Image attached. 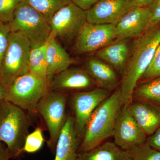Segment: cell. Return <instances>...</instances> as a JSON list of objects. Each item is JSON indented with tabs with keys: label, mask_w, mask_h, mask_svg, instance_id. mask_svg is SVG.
Masks as SVG:
<instances>
[{
	"label": "cell",
	"mask_w": 160,
	"mask_h": 160,
	"mask_svg": "<svg viewBox=\"0 0 160 160\" xmlns=\"http://www.w3.org/2000/svg\"><path fill=\"white\" fill-rule=\"evenodd\" d=\"M132 50L122 72L119 87L123 105L132 100L135 88L147 70L160 43V27L136 38Z\"/></svg>",
	"instance_id": "1"
},
{
	"label": "cell",
	"mask_w": 160,
	"mask_h": 160,
	"mask_svg": "<svg viewBox=\"0 0 160 160\" xmlns=\"http://www.w3.org/2000/svg\"><path fill=\"white\" fill-rule=\"evenodd\" d=\"M123 105L119 87L92 113L83 132L78 152L89 150L112 136L116 122Z\"/></svg>",
	"instance_id": "2"
},
{
	"label": "cell",
	"mask_w": 160,
	"mask_h": 160,
	"mask_svg": "<svg viewBox=\"0 0 160 160\" xmlns=\"http://www.w3.org/2000/svg\"><path fill=\"white\" fill-rule=\"evenodd\" d=\"M31 114L4 99L0 102V142L9 149L11 159L21 157L32 126Z\"/></svg>",
	"instance_id": "3"
},
{
	"label": "cell",
	"mask_w": 160,
	"mask_h": 160,
	"mask_svg": "<svg viewBox=\"0 0 160 160\" xmlns=\"http://www.w3.org/2000/svg\"><path fill=\"white\" fill-rule=\"evenodd\" d=\"M8 25L11 32H20L29 40L31 48L42 46L50 37L49 21L25 0L18 6Z\"/></svg>",
	"instance_id": "4"
},
{
	"label": "cell",
	"mask_w": 160,
	"mask_h": 160,
	"mask_svg": "<svg viewBox=\"0 0 160 160\" xmlns=\"http://www.w3.org/2000/svg\"><path fill=\"white\" fill-rule=\"evenodd\" d=\"M31 49L30 42L25 36L10 32L0 73V84L4 88L7 89L18 78L29 72Z\"/></svg>",
	"instance_id": "5"
},
{
	"label": "cell",
	"mask_w": 160,
	"mask_h": 160,
	"mask_svg": "<svg viewBox=\"0 0 160 160\" xmlns=\"http://www.w3.org/2000/svg\"><path fill=\"white\" fill-rule=\"evenodd\" d=\"M49 91L47 81L28 72L6 89L5 99L32 115L36 113L40 101Z\"/></svg>",
	"instance_id": "6"
},
{
	"label": "cell",
	"mask_w": 160,
	"mask_h": 160,
	"mask_svg": "<svg viewBox=\"0 0 160 160\" xmlns=\"http://www.w3.org/2000/svg\"><path fill=\"white\" fill-rule=\"evenodd\" d=\"M67 101V96L64 93L49 90L40 101L36 110V113L44 119L49 130L47 146L53 153L68 117L66 112Z\"/></svg>",
	"instance_id": "7"
},
{
	"label": "cell",
	"mask_w": 160,
	"mask_h": 160,
	"mask_svg": "<svg viewBox=\"0 0 160 160\" xmlns=\"http://www.w3.org/2000/svg\"><path fill=\"white\" fill-rule=\"evenodd\" d=\"M86 22V11L72 2L58 10L49 20L50 36L71 41Z\"/></svg>",
	"instance_id": "8"
},
{
	"label": "cell",
	"mask_w": 160,
	"mask_h": 160,
	"mask_svg": "<svg viewBox=\"0 0 160 160\" xmlns=\"http://www.w3.org/2000/svg\"><path fill=\"white\" fill-rule=\"evenodd\" d=\"M110 95L109 90L99 88L88 91L75 92L71 95L70 102L74 112L75 126L79 140L82 138L92 113Z\"/></svg>",
	"instance_id": "9"
},
{
	"label": "cell",
	"mask_w": 160,
	"mask_h": 160,
	"mask_svg": "<svg viewBox=\"0 0 160 160\" xmlns=\"http://www.w3.org/2000/svg\"><path fill=\"white\" fill-rule=\"evenodd\" d=\"M117 38L114 25L86 22L75 38V50L78 54L96 52L109 46Z\"/></svg>",
	"instance_id": "10"
},
{
	"label": "cell",
	"mask_w": 160,
	"mask_h": 160,
	"mask_svg": "<svg viewBox=\"0 0 160 160\" xmlns=\"http://www.w3.org/2000/svg\"><path fill=\"white\" fill-rule=\"evenodd\" d=\"M112 137L113 142L126 150L147 142L148 137L129 111L128 105H123L120 110Z\"/></svg>",
	"instance_id": "11"
},
{
	"label": "cell",
	"mask_w": 160,
	"mask_h": 160,
	"mask_svg": "<svg viewBox=\"0 0 160 160\" xmlns=\"http://www.w3.org/2000/svg\"><path fill=\"white\" fill-rule=\"evenodd\" d=\"M137 6L133 0H98L86 11V21L94 24L116 26L123 16Z\"/></svg>",
	"instance_id": "12"
},
{
	"label": "cell",
	"mask_w": 160,
	"mask_h": 160,
	"mask_svg": "<svg viewBox=\"0 0 160 160\" xmlns=\"http://www.w3.org/2000/svg\"><path fill=\"white\" fill-rule=\"evenodd\" d=\"M149 6H135L123 16L116 27L118 39L137 38L144 33L149 21Z\"/></svg>",
	"instance_id": "13"
},
{
	"label": "cell",
	"mask_w": 160,
	"mask_h": 160,
	"mask_svg": "<svg viewBox=\"0 0 160 160\" xmlns=\"http://www.w3.org/2000/svg\"><path fill=\"white\" fill-rule=\"evenodd\" d=\"M95 86L85 69L69 68L52 78L49 83V90L61 92L83 91Z\"/></svg>",
	"instance_id": "14"
},
{
	"label": "cell",
	"mask_w": 160,
	"mask_h": 160,
	"mask_svg": "<svg viewBox=\"0 0 160 160\" xmlns=\"http://www.w3.org/2000/svg\"><path fill=\"white\" fill-rule=\"evenodd\" d=\"M128 107L135 120L148 137L160 127V107L145 101L137 100H132Z\"/></svg>",
	"instance_id": "15"
},
{
	"label": "cell",
	"mask_w": 160,
	"mask_h": 160,
	"mask_svg": "<svg viewBox=\"0 0 160 160\" xmlns=\"http://www.w3.org/2000/svg\"><path fill=\"white\" fill-rule=\"evenodd\" d=\"M80 144L74 118L68 116L58 140L54 160H76Z\"/></svg>",
	"instance_id": "16"
},
{
	"label": "cell",
	"mask_w": 160,
	"mask_h": 160,
	"mask_svg": "<svg viewBox=\"0 0 160 160\" xmlns=\"http://www.w3.org/2000/svg\"><path fill=\"white\" fill-rule=\"evenodd\" d=\"M85 67L98 88L110 91L118 85L119 79L115 69L98 58H89Z\"/></svg>",
	"instance_id": "17"
},
{
	"label": "cell",
	"mask_w": 160,
	"mask_h": 160,
	"mask_svg": "<svg viewBox=\"0 0 160 160\" xmlns=\"http://www.w3.org/2000/svg\"><path fill=\"white\" fill-rule=\"evenodd\" d=\"M47 79L48 84L56 75L70 67L75 62L69 53L58 42L50 36L47 49Z\"/></svg>",
	"instance_id": "18"
},
{
	"label": "cell",
	"mask_w": 160,
	"mask_h": 160,
	"mask_svg": "<svg viewBox=\"0 0 160 160\" xmlns=\"http://www.w3.org/2000/svg\"><path fill=\"white\" fill-rule=\"evenodd\" d=\"M76 160H132L129 150H124L114 142H106L86 151L78 153Z\"/></svg>",
	"instance_id": "19"
},
{
	"label": "cell",
	"mask_w": 160,
	"mask_h": 160,
	"mask_svg": "<svg viewBox=\"0 0 160 160\" xmlns=\"http://www.w3.org/2000/svg\"><path fill=\"white\" fill-rule=\"evenodd\" d=\"M129 49L126 39H117L109 46L96 52L100 59L122 73L129 58Z\"/></svg>",
	"instance_id": "20"
},
{
	"label": "cell",
	"mask_w": 160,
	"mask_h": 160,
	"mask_svg": "<svg viewBox=\"0 0 160 160\" xmlns=\"http://www.w3.org/2000/svg\"><path fill=\"white\" fill-rule=\"evenodd\" d=\"M132 100L145 101L160 108V77L138 84Z\"/></svg>",
	"instance_id": "21"
},
{
	"label": "cell",
	"mask_w": 160,
	"mask_h": 160,
	"mask_svg": "<svg viewBox=\"0 0 160 160\" xmlns=\"http://www.w3.org/2000/svg\"><path fill=\"white\" fill-rule=\"evenodd\" d=\"M49 39L41 46L31 48L29 57V72L47 81L46 54Z\"/></svg>",
	"instance_id": "22"
},
{
	"label": "cell",
	"mask_w": 160,
	"mask_h": 160,
	"mask_svg": "<svg viewBox=\"0 0 160 160\" xmlns=\"http://www.w3.org/2000/svg\"><path fill=\"white\" fill-rule=\"evenodd\" d=\"M49 21L60 9L72 2V0H25Z\"/></svg>",
	"instance_id": "23"
},
{
	"label": "cell",
	"mask_w": 160,
	"mask_h": 160,
	"mask_svg": "<svg viewBox=\"0 0 160 160\" xmlns=\"http://www.w3.org/2000/svg\"><path fill=\"white\" fill-rule=\"evenodd\" d=\"M129 151L132 160H160V151L152 148L147 142Z\"/></svg>",
	"instance_id": "24"
},
{
	"label": "cell",
	"mask_w": 160,
	"mask_h": 160,
	"mask_svg": "<svg viewBox=\"0 0 160 160\" xmlns=\"http://www.w3.org/2000/svg\"><path fill=\"white\" fill-rule=\"evenodd\" d=\"M42 129L38 127L26 137L24 145V152L32 153L37 152L42 148L44 143Z\"/></svg>",
	"instance_id": "25"
},
{
	"label": "cell",
	"mask_w": 160,
	"mask_h": 160,
	"mask_svg": "<svg viewBox=\"0 0 160 160\" xmlns=\"http://www.w3.org/2000/svg\"><path fill=\"white\" fill-rule=\"evenodd\" d=\"M24 0H0V21L9 24L13 19L15 11Z\"/></svg>",
	"instance_id": "26"
},
{
	"label": "cell",
	"mask_w": 160,
	"mask_h": 160,
	"mask_svg": "<svg viewBox=\"0 0 160 160\" xmlns=\"http://www.w3.org/2000/svg\"><path fill=\"white\" fill-rule=\"evenodd\" d=\"M159 77H160V43L155 52L149 67L139 82H143Z\"/></svg>",
	"instance_id": "27"
},
{
	"label": "cell",
	"mask_w": 160,
	"mask_h": 160,
	"mask_svg": "<svg viewBox=\"0 0 160 160\" xmlns=\"http://www.w3.org/2000/svg\"><path fill=\"white\" fill-rule=\"evenodd\" d=\"M149 7L150 15L148 24L144 32L157 28L160 24V0H154Z\"/></svg>",
	"instance_id": "28"
},
{
	"label": "cell",
	"mask_w": 160,
	"mask_h": 160,
	"mask_svg": "<svg viewBox=\"0 0 160 160\" xmlns=\"http://www.w3.org/2000/svg\"><path fill=\"white\" fill-rule=\"evenodd\" d=\"M10 32L11 31L8 24L0 21V73L3 59L9 45Z\"/></svg>",
	"instance_id": "29"
},
{
	"label": "cell",
	"mask_w": 160,
	"mask_h": 160,
	"mask_svg": "<svg viewBox=\"0 0 160 160\" xmlns=\"http://www.w3.org/2000/svg\"><path fill=\"white\" fill-rule=\"evenodd\" d=\"M147 142L152 148L160 151V126L152 134L148 137Z\"/></svg>",
	"instance_id": "30"
},
{
	"label": "cell",
	"mask_w": 160,
	"mask_h": 160,
	"mask_svg": "<svg viewBox=\"0 0 160 160\" xmlns=\"http://www.w3.org/2000/svg\"><path fill=\"white\" fill-rule=\"evenodd\" d=\"M75 4L83 10L87 11L98 0H72Z\"/></svg>",
	"instance_id": "31"
},
{
	"label": "cell",
	"mask_w": 160,
	"mask_h": 160,
	"mask_svg": "<svg viewBox=\"0 0 160 160\" xmlns=\"http://www.w3.org/2000/svg\"><path fill=\"white\" fill-rule=\"evenodd\" d=\"M11 155L8 147L5 143L0 142V160H9Z\"/></svg>",
	"instance_id": "32"
},
{
	"label": "cell",
	"mask_w": 160,
	"mask_h": 160,
	"mask_svg": "<svg viewBox=\"0 0 160 160\" xmlns=\"http://www.w3.org/2000/svg\"><path fill=\"white\" fill-rule=\"evenodd\" d=\"M137 6H149L154 0H133Z\"/></svg>",
	"instance_id": "33"
},
{
	"label": "cell",
	"mask_w": 160,
	"mask_h": 160,
	"mask_svg": "<svg viewBox=\"0 0 160 160\" xmlns=\"http://www.w3.org/2000/svg\"><path fill=\"white\" fill-rule=\"evenodd\" d=\"M6 89L4 88L0 84V102L5 99L6 97Z\"/></svg>",
	"instance_id": "34"
}]
</instances>
